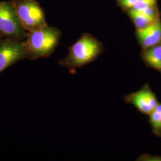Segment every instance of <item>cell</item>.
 Here are the masks:
<instances>
[{
	"mask_svg": "<svg viewBox=\"0 0 161 161\" xmlns=\"http://www.w3.org/2000/svg\"><path fill=\"white\" fill-rule=\"evenodd\" d=\"M62 34L60 29L48 25L28 32L23 40L26 59L35 60L50 57L58 46Z\"/></svg>",
	"mask_w": 161,
	"mask_h": 161,
	"instance_id": "1",
	"label": "cell"
},
{
	"mask_svg": "<svg viewBox=\"0 0 161 161\" xmlns=\"http://www.w3.org/2000/svg\"><path fill=\"white\" fill-rule=\"evenodd\" d=\"M68 50V55L58 64L72 72L95 60L103 52L104 47L92 35L84 33Z\"/></svg>",
	"mask_w": 161,
	"mask_h": 161,
	"instance_id": "2",
	"label": "cell"
},
{
	"mask_svg": "<svg viewBox=\"0 0 161 161\" xmlns=\"http://www.w3.org/2000/svg\"><path fill=\"white\" fill-rule=\"evenodd\" d=\"M27 33L17 16L13 0L0 1V36L23 41Z\"/></svg>",
	"mask_w": 161,
	"mask_h": 161,
	"instance_id": "3",
	"label": "cell"
},
{
	"mask_svg": "<svg viewBox=\"0 0 161 161\" xmlns=\"http://www.w3.org/2000/svg\"><path fill=\"white\" fill-rule=\"evenodd\" d=\"M13 3L20 22L27 32L47 25L44 11L36 0H13Z\"/></svg>",
	"mask_w": 161,
	"mask_h": 161,
	"instance_id": "4",
	"label": "cell"
},
{
	"mask_svg": "<svg viewBox=\"0 0 161 161\" xmlns=\"http://www.w3.org/2000/svg\"><path fill=\"white\" fill-rule=\"evenodd\" d=\"M24 59H26V52L23 40L0 38V74Z\"/></svg>",
	"mask_w": 161,
	"mask_h": 161,
	"instance_id": "5",
	"label": "cell"
},
{
	"mask_svg": "<svg viewBox=\"0 0 161 161\" xmlns=\"http://www.w3.org/2000/svg\"><path fill=\"white\" fill-rule=\"evenodd\" d=\"M124 99L127 103L131 104L138 111L146 115H149L159 103L155 94L147 85L137 92L126 96Z\"/></svg>",
	"mask_w": 161,
	"mask_h": 161,
	"instance_id": "6",
	"label": "cell"
},
{
	"mask_svg": "<svg viewBox=\"0 0 161 161\" xmlns=\"http://www.w3.org/2000/svg\"><path fill=\"white\" fill-rule=\"evenodd\" d=\"M136 36L143 49L161 44L160 17L143 29H136Z\"/></svg>",
	"mask_w": 161,
	"mask_h": 161,
	"instance_id": "7",
	"label": "cell"
},
{
	"mask_svg": "<svg viewBox=\"0 0 161 161\" xmlns=\"http://www.w3.org/2000/svg\"><path fill=\"white\" fill-rule=\"evenodd\" d=\"M142 57L147 66L161 72V44L143 49Z\"/></svg>",
	"mask_w": 161,
	"mask_h": 161,
	"instance_id": "8",
	"label": "cell"
},
{
	"mask_svg": "<svg viewBox=\"0 0 161 161\" xmlns=\"http://www.w3.org/2000/svg\"><path fill=\"white\" fill-rule=\"evenodd\" d=\"M129 17L131 18L132 22L134 24L136 29H143L145 27L153 23L158 19L148 17L138 12H136L132 10H128L125 11Z\"/></svg>",
	"mask_w": 161,
	"mask_h": 161,
	"instance_id": "9",
	"label": "cell"
},
{
	"mask_svg": "<svg viewBox=\"0 0 161 161\" xmlns=\"http://www.w3.org/2000/svg\"><path fill=\"white\" fill-rule=\"evenodd\" d=\"M150 124L157 136L161 135V104L158 103L149 115Z\"/></svg>",
	"mask_w": 161,
	"mask_h": 161,
	"instance_id": "10",
	"label": "cell"
},
{
	"mask_svg": "<svg viewBox=\"0 0 161 161\" xmlns=\"http://www.w3.org/2000/svg\"><path fill=\"white\" fill-rule=\"evenodd\" d=\"M158 0H139L134 7L130 9L134 11L139 12L153 6L157 5Z\"/></svg>",
	"mask_w": 161,
	"mask_h": 161,
	"instance_id": "11",
	"label": "cell"
},
{
	"mask_svg": "<svg viewBox=\"0 0 161 161\" xmlns=\"http://www.w3.org/2000/svg\"><path fill=\"white\" fill-rule=\"evenodd\" d=\"M138 12L144 14L145 16H147L148 17H152L154 19H158V18L160 17V14H161L158 6L150 7L144 9L143 10L139 11Z\"/></svg>",
	"mask_w": 161,
	"mask_h": 161,
	"instance_id": "12",
	"label": "cell"
},
{
	"mask_svg": "<svg viewBox=\"0 0 161 161\" xmlns=\"http://www.w3.org/2000/svg\"><path fill=\"white\" fill-rule=\"evenodd\" d=\"M139 0H117L119 7L125 12L132 8Z\"/></svg>",
	"mask_w": 161,
	"mask_h": 161,
	"instance_id": "13",
	"label": "cell"
},
{
	"mask_svg": "<svg viewBox=\"0 0 161 161\" xmlns=\"http://www.w3.org/2000/svg\"><path fill=\"white\" fill-rule=\"evenodd\" d=\"M2 38V37H1V36H0V38Z\"/></svg>",
	"mask_w": 161,
	"mask_h": 161,
	"instance_id": "14",
	"label": "cell"
}]
</instances>
